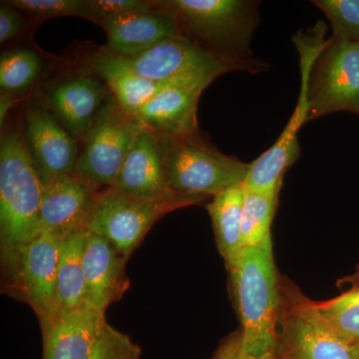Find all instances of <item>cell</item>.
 Segmentation results:
<instances>
[{"mask_svg":"<svg viewBox=\"0 0 359 359\" xmlns=\"http://www.w3.org/2000/svg\"><path fill=\"white\" fill-rule=\"evenodd\" d=\"M313 306L335 334L359 344V287L328 301H313Z\"/></svg>","mask_w":359,"mask_h":359,"instance_id":"24","label":"cell"},{"mask_svg":"<svg viewBox=\"0 0 359 359\" xmlns=\"http://www.w3.org/2000/svg\"><path fill=\"white\" fill-rule=\"evenodd\" d=\"M105 313L88 304L58 311L42 325V359H88L104 328Z\"/></svg>","mask_w":359,"mask_h":359,"instance_id":"15","label":"cell"},{"mask_svg":"<svg viewBox=\"0 0 359 359\" xmlns=\"http://www.w3.org/2000/svg\"><path fill=\"white\" fill-rule=\"evenodd\" d=\"M13 94L1 91V98H0V123H1V127H4L7 113L13 106Z\"/></svg>","mask_w":359,"mask_h":359,"instance_id":"32","label":"cell"},{"mask_svg":"<svg viewBox=\"0 0 359 359\" xmlns=\"http://www.w3.org/2000/svg\"><path fill=\"white\" fill-rule=\"evenodd\" d=\"M332 25V39L359 41V0H314Z\"/></svg>","mask_w":359,"mask_h":359,"instance_id":"27","label":"cell"},{"mask_svg":"<svg viewBox=\"0 0 359 359\" xmlns=\"http://www.w3.org/2000/svg\"></svg>","mask_w":359,"mask_h":359,"instance_id":"34","label":"cell"},{"mask_svg":"<svg viewBox=\"0 0 359 359\" xmlns=\"http://www.w3.org/2000/svg\"><path fill=\"white\" fill-rule=\"evenodd\" d=\"M229 292L241 323V342L250 356L276 353L280 309V275L271 236L244 248L226 264Z\"/></svg>","mask_w":359,"mask_h":359,"instance_id":"1","label":"cell"},{"mask_svg":"<svg viewBox=\"0 0 359 359\" xmlns=\"http://www.w3.org/2000/svg\"><path fill=\"white\" fill-rule=\"evenodd\" d=\"M92 74H78L52 85L45 93L51 111L75 141L84 138L109 94Z\"/></svg>","mask_w":359,"mask_h":359,"instance_id":"14","label":"cell"},{"mask_svg":"<svg viewBox=\"0 0 359 359\" xmlns=\"http://www.w3.org/2000/svg\"><path fill=\"white\" fill-rule=\"evenodd\" d=\"M2 4L35 18L78 16L102 25V20L92 6L91 0H11L2 1Z\"/></svg>","mask_w":359,"mask_h":359,"instance_id":"26","label":"cell"},{"mask_svg":"<svg viewBox=\"0 0 359 359\" xmlns=\"http://www.w3.org/2000/svg\"><path fill=\"white\" fill-rule=\"evenodd\" d=\"M173 16L180 32L238 71L259 73L268 65L255 57L250 44L259 25V1L165 0L152 1Z\"/></svg>","mask_w":359,"mask_h":359,"instance_id":"2","label":"cell"},{"mask_svg":"<svg viewBox=\"0 0 359 359\" xmlns=\"http://www.w3.org/2000/svg\"><path fill=\"white\" fill-rule=\"evenodd\" d=\"M276 359H359V344L335 334L309 299L280 276Z\"/></svg>","mask_w":359,"mask_h":359,"instance_id":"8","label":"cell"},{"mask_svg":"<svg viewBox=\"0 0 359 359\" xmlns=\"http://www.w3.org/2000/svg\"><path fill=\"white\" fill-rule=\"evenodd\" d=\"M141 347L110 325H106L88 359H141Z\"/></svg>","mask_w":359,"mask_h":359,"instance_id":"28","label":"cell"},{"mask_svg":"<svg viewBox=\"0 0 359 359\" xmlns=\"http://www.w3.org/2000/svg\"><path fill=\"white\" fill-rule=\"evenodd\" d=\"M123 257L109 241L88 231L85 235L83 264L86 280V304L105 313L129 289Z\"/></svg>","mask_w":359,"mask_h":359,"instance_id":"16","label":"cell"},{"mask_svg":"<svg viewBox=\"0 0 359 359\" xmlns=\"http://www.w3.org/2000/svg\"><path fill=\"white\" fill-rule=\"evenodd\" d=\"M42 184L20 127L6 125L0 141V256L4 276L21 250L43 233Z\"/></svg>","mask_w":359,"mask_h":359,"instance_id":"3","label":"cell"},{"mask_svg":"<svg viewBox=\"0 0 359 359\" xmlns=\"http://www.w3.org/2000/svg\"><path fill=\"white\" fill-rule=\"evenodd\" d=\"M91 70L97 76L105 80L118 104L126 112L133 116L153 97L157 95L161 90L169 85H175L156 81L137 74L133 71L120 69L95 62H91Z\"/></svg>","mask_w":359,"mask_h":359,"instance_id":"22","label":"cell"},{"mask_svg":"<svg viewBox=\"0 0 359 359\" xmlns=\"http://www.w3.org/2000/svg\"><path fill=\"white\" fill-rule=\"evenodd\" d=\"M99 193L75 174L52 177L42 185L43 231L60 241L86 233Z\"/></svg>","mask_w":359,"mask_h":359,"instance_id":"13","label":"cell"},{"mask_svg":"<svg viewBox=\"0 0 359 359\" xmlns=\"http://www.w3.org/2000/svg\"><path fill=\"white\" fill-rule=\"evenodd\" d=\"M91 4L102 20L101 26H103L107 18L112 16L141 13V11H148L154 8L152 1H139V0H91Z\"/></svg>","mask_w":359,"mask_h":359,"instance_id":"29","label":"cell"},{"mask_svg":"<svg viewBox=\"0 0 359 359\" xmlns=\"http://www.w3.org/2000/svg\"><path fill=\"white\" fill-rule=\"evenodd\" d=\"M25 28L23 13L18 9L6 4L0 6V42L1 44L11 41Z\"/></svg>","mask_w":359,"mask_h":359,"instance_id":"30","label":"cell"},{"mask_svg":"<svg viewBox=\"0 0 359 359\" xmlns=\"http://www.w3.org/2000/svg\"><path fill=\"white\" fill-rule=\"evenodd\" d=\"M85 235L86 233L72 236L61 241L57 269L59 311H69L86 304L83 264Z\"/></svg>","mask_w":359,"mask_h":359,"instance_id":"21","label":"cell"},{"mask_svg":"<svg viewBox=\"0 0 359 359\" xmlns=\"http://www.w3.org/2000/svg\"><path fill=\"white\" fill-rule=\"evenodd\" d=\"M245 188L240 184L212 198L207 205L215 240L224 264L231 263L242 247V212Z\"/></svg>","mask_w":359,"mask_h":359,"instance_id":"20","label":"cell"},{"mask_svg":"<svg viewBox=\"0 0 359 359\" xmlns=\"http://www.w3.org/2000/svg\"><path fill=\"white\" fill-rule=\"evenodd\" d=\"M309 121L346 111L359 115V41L328 39L308 85Z\"/></svg>","mask_w":359,"mask_h":359,"instance_id":"10","label":"cell"},{"mask_svg":"<svg viewBox=\"0 0 359 359\" xmlns=\"http://www.w3.org/2000/svg\"><path fill=\"white\" fill-rule=\"evenodd\" d=\"M280 192L245 190L241 226L243 249L262 244L271 237Z\"/></svg>","mask_w":359,"mask_h":359,"instance_id":"23","label":"cell"},{"mask_svg":"<svg viewBox=\"0 0 359 359\" xmlns=\"http://www.w3.org/2000/svg\"><path fill=\"white\" fill-rule=\"evenodd\" d=\"M155 135L170 190L212 198L245 183L250 164L224 154L201 132L178 137Z\"/></svg>","mask_w":359,"mask_h":359,"instance_id":"4","label":"cell"},{"mask_svg":"<svg viewBox=\"0 0 359 359\" xmlns=\"http://www.w3.org/2000/svg\"><path fill=\"white\" fill-rule=\"evenodd\" d=\"M209 200L207 196L184 195L171 190L160 195L136 196L107 189L99 193L89 231L109 241L123 257L129 259L161 218Z\"/></svg>","mask_w":359,"mask_h":359,"instance_id":"5","label":"cell"},{"mask_svg":"<svg viewBox=\"0 0 359 359\" xmlns=\"http://www.w3.org/2000/svg\"><path fill=\"white\" fill-rule=\"evenodd\" d=\"M212 359H276V353H271L256 358L245 353L241 342V332L238 330L224 340Z\"/></svg>","mask_w":359,"mask_h":359,"instance_id":"31","label":"cell"},{"mask_svg":"<svg viewBox=\"0 0 359 359\" xmlns=\"http://www.w3.org/2000/svg\"><path fill=\"white\" fill-rule=\"evenodd\" d=\"M325 25L318 22L313 27H309L306 32H299L292 37L299 51L301 67L302 84L299 99L292 117L276 143L250 163L244 183L245 190L257 192L280 191L285 174L301 156L299 131L304 123L309 121V75L316 59L320 57L321 52L325 50L328 43V39H325Z\"/></svg>","mask_w":359,"mask_h":359,"instance_id":"7","label":"cell"},{"mask_svg":"<svg viewBox=\"0 0 359 359\" xmlns=\"http://www.w3.org/2000/svg\"><path fill=\"white\" fill-rule=\"evenodd\" d=\"M61 241L43 231L21 250L4 276V292L34 311L40 327L58 313L57 269Z\"/></svg>","mask_w":359,"mask_h":359,"instance_id":"11","label":"cell"},{"mask_svg":"<svg viewBox=\"0 0 359 359\" xmlns=\"http://www.w3.org/2000/svg\"><path fill=\"white\" fill-rule=\"evenodd\" d=\"M204 89L187 85H169L161 90L135 117L144 128L164 136L200 133L197 110Z\"/></svg>","mask_w":359,"mask_h":359,"instance_id":"18","label":"cell"},{"mask_svg":"<svg viewBox=\"0 0 359 359\" xmlns=\"http://www.w3.org/2000/svg\"><path fill=\"white\" fill-rule=\"evenodd\" d=\"M111 189L136 196L160 195L170 191L154 133L144 128L136 137Z\"/></svg>","mask_w":359,"mask_h":359,"instance_id":"19","label":"cell"},{"mask_svg":"<svg viewBox=\"0 0 359 359\" xmlns=\"http://www.w3.org/2000/svg\"><path fill=\"white\" fill-rule=\"evenodd\" d=\"M91 62L133 71L164 83L204 90L224 73L238 71L235 66L183 35L162 40L136 55L115 56L100 52L92 58Z\"/></svg>","mask_w":359,"mask_h":359,"instance_id":"6","label":"cell"},{"mask_svg":"<svg viewBox=\"0 0 359 359\" xmlns=\"http://www.w3.org/2000/svg\"><path fill=\"white\" fill-rule=\"evenodd\" d=\"M143 125L109 95L84 136L74 174L98 191L114 185L123 163Z\"/></svg>","mask_w":359,"mask_h":359,"instance_id":"9","label":"cell"},{"mask_svg":"<svg viewBox=\"0 0 359 359\" xmlns=\"http://www.w3.org/2000/svg\"><path fill=\"white\" fill-rule=\"evenodd\" d=\"M344 285H349V289L359 287V264L351 275L344 276L337 282V287H342Z\"/></svg>","mask_w":359,"mask_h":359,"instance_id":"33","label":"cell"},{"mask_svg":"<svg viewBox=\"0 0 359 359\" xmlns=\"http://www.w3.org/2000/svg\"><path fill=\"white\" fill-rule=\"evenodd\" d=\"M102 27L107 33L102 52L115 56L136 55L162 40L182 35L173 16L155 4L151 11L107 18Z\"/></svg>","mask_w":359,"mask_h":359,"instance_id":"17","label":"cell"},{"mask_svg":"<svg viewBox=\"0 0 359 359\" xmlns=\"http://www.w3.org/2000/svg\"><path fill=\"white\" fill-rule=\"evenodd\" d=\"M20 130L42 185L52 177L74 174L76 143L50 110L41 105L28 106Z\"/></svg>","mask_w":359,"mask_h":359,"instance_id":"12","label":"cell"},{"mask_svg":"<svg viewBox=\"0 0 359 359\" xmlns=\"http://www.w3.org/2000/svg\"><path fill=\"white\" fill-rule=\"evenodd\" d=\"M41 59L36 52L27 48L4 52L0 58L1 91L13 94L25 91L39 77Z\"/></svg>","mask_w":359,"mask_h":359,"instance_id":"25","label":"cell"}]
</instances>
